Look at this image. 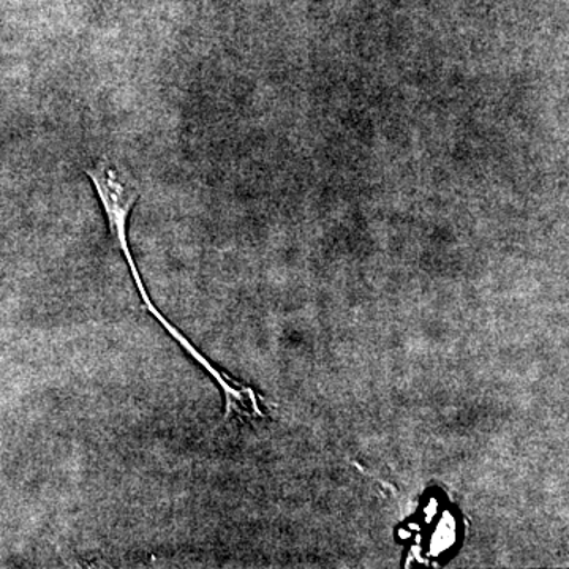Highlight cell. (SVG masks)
I'll list each match as a JSON object with an SVG mask.
<instances>
[{"instance_id":"cell-1","label":"cell","mask_w":569,"mask_h":569,"mask_svg":"<svg viewBox=\"0 0 569 569\" xmlns=\"http://www.w3.org/2000/svg\"><path fill=\"white\" fill-rule=\"evenodd\" d=\"M84 173L96 189L97 198L104 217L116 249L121 252L123 261L132 276L134 288L140 295L142 306L148 310L149 316L160 325L179 347L186 351L198 366L204 365L206 356L197 350V347L182 335L181 329L176 328L167 317L160 312L159 307L153 305L151 295L146 290L140 269L134 263L132 249L129 242V220L137 201L140 200L141 189L138 179L126 164L112 159H100L96 163L84 168Z\"/></svg>"}]
</instances>
